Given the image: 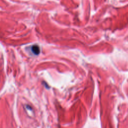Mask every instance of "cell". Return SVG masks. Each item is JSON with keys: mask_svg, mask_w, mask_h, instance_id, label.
<instances>
[{"mask_svg": "<svg viewBox=\"0 0 128 128\" xmlns=\"http://www.w3.org/2000/svg\"><path fill=\"white\" fill-rule=\"evenodd\" d=\"M32 51L35 55H39L40 53V47L38 45H33L32 47Z\"/></svg>", "mask_w": 128, "mask_h": 128, "instance_id": "6da1fadb", "label": "cell"}]
</instances>
